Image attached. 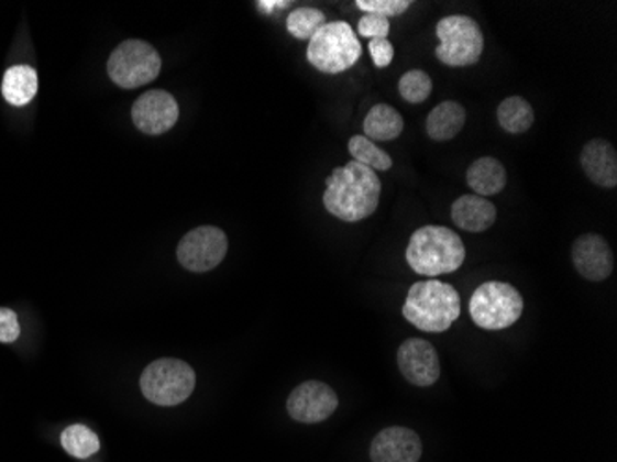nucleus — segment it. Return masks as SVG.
<instances>
[{"label": "nucleus", "instance_id": "412c9836", "mask_svg": "<svg viewBox=\"0 0 617 462\" xmlns=\"http://www.w3.org/2000/svg\"><path fill=\"white\" fill-rule=\"evenodd\" d=\"M497 121L508 133H526L535 122L532 106L524 97H508L497 108Z\"/></svg>", "mask_w": 617, "mask_h": 462}, {"label": "nucleus", "instance_id": "a878e982", "mask_svg": "<svg viewBox=\"0 0 617 462\" xmlns=\"http://www.w3.org/2000/svg\"><path fill=\"white\" fill-rule=\"evenodd\" d=\"M355 7L364 13L388 19L407 12L412 7V2L410 0H357Z\"/></svg>", "mask_w": 617, "mask_h": 462}, {"label": "nucleus", "instance_id": "423d86ee", "mask_svg": "<svg viewBox=\"0 0 617 462\" xmlns=\"http://www.w3.org/2000/svg\"><path fill=\"white\" fill-rule=\"evenodd\" d=\"M524 312V296L510 284L488 282L477 287L470 300L473 322L488 331L505 330Z\"/></svg>", "mask_w": 617, "mask_h": 462}, {"label": "nucleus", "instance_id": "ddd939ff", "mask_svg": "<svg viewBox=\"0 0 617 462\" xmlns=\"http://www.w3.org/2000/svg\"><path fill=\"white\" fill-rule=\"evenodd\" d=\"M421 440L412 429L393 426L375 435L370 446L372 462H418Z\"/></svg>", "mask_w": 617, "mask_h": 462}, {"label": "nucleus", "instance_id": "b1692460", "mask_svg": "<svg viewBox=\"0 0 617 462\" xmlns=\"http://www.w3.org/2000/svg\"><path fill=\"white\" fill-rule=\"evenodd\" d=\"M326 24V13L318 8H296L287 18V30L298 40H311Z\"/></svg>", "mask_w": 617, "mask_h": 462}, {"label": "nucleus", "instance_id": "2eb2a0df", "mask_svg": "<svg viewBox=\"0 0 617 462\" xmlns=\"http://www.w3.org/2000/svg\"><path fill=\"white\" fill-rule=\"evenodd\" d=\"M581 165L590 182L605 189L617 185V152L606 139H592L581 152Z\"/></svg>", "mask_w": 617, "mask_h": 462}, {"label": "nucleus", "instance_id": "39448f33", "mask_svg": "<svg viewBox=\"0 0 617 462\" xmlns=\"http://www.w3.org/2000/svg\"><path fill=\"white\" fill-rule=\"evenodd\" d=\"M197 385L195 370L179 359H157L141 376V393L148 402L163 407L184 404Z\"/></svg>", "mask_w": 617, "mask_h": 462}, {"label": "nucleus", "instance_id": "c85d7f7f", "mask_svg": "<svg viewBox=\"0 0 617 462\" xmlns=\"http://www.w3.org/2000/svg\"><path fill=\"white\" fill-rule=\"evenodd\" d=\"M370 56L374 59V65L377 69H385L388 65L393 64L394 46L388 40H370L368 45Z\"/></svg>", "mask_w": 617, "mask_h": 462}, {"label": "nucleus", "instance_id": "4be33fe9", "mask_svg": "<svg viewBox=\"0 0 617 462\" xmlns=\"http://www.w3.org/2000/svg\"><path fill=\"white\" fill-rule=\"evenodd\" d=\"M348 151L352 154L353 162L361 163L364 167L372 170H390L393 168V157L387 152L382 151L364 135H353L348 143Z\"/></svg>", "mask_w": 617, "mask_h": 462}, {"label": "nucleus", "instance_id": "f257e3e1", "mask_svg": "<svg viewBox=\"0 0 617 462\" xmlns=\"http://www.w3.org/2000/svg\"><path fill=\"white\" fill-rule=\"evenodd\" d=\"M382 198V179L372 168L350 162L326 179L323 206L344 222H359L375 213Z\"/></svg>", "mask_w": 617, "mask_h": 462}, {"label": "nucleus", "instance_id": "f03ea898", "mask_svg": "<svg viewBox=\"0 0 617 462\" xmlns=\"http://www.w3.org/2000/svg\"><path fill=\"white\" fill-rule=\"evenodd\" d=\"M405 257L416 274L434 277L459 271L466 257V249L459 233L450 228L423 226L410 235Z\"/></svg>", "mask_w": 617, "mask_h": 462}, {"label": "nucleus", "instance_id": "dca6fc26", "mask_svg": "<svg viewBox=\"0 0 617 462\" xmlns=\"http://www.w3.org/2000/svg\"><path fill=\"white\" fill-rule=\"evenodd\" d=\"M451 219L461 230L470 231V233H481V231H486L494 226L497 219V209L488 198L477 197V195H462L451 206Z\"/></svg>", "mask_w": 617, "mask_h": 462}, {"label": "nucleus", "instance_id": "f8f14e48", "mask_svg": "<svg viewBox=\"0 0 617 462\" xmlns=\"http://www.w3.org/2000/svg\"><path fill=\"white\" fill-rule=\"evenodd\" d=\"M399 372L415 387H431L439 382L440 359L431 342L407 339L398 350Z\"/></svg>", "mask_w": 617, "mask_h": 462}, {"label": "nucleus", "instance_id": "9b49d317", "mask_svg": "<svg viewBox=\"0 0 617 462\" xmlns=\"http://www.w3.org/2000/svg\"><path fill=\"white\" fill-rule=\"evenodd\" d=\"M133 124L146 135H163L178 122V102L162 89L141 95L132 108Z\"/></svg>", "mask_w": 617, "mask_h": 462}, {"label": "nucleus", "instance_id": "c756f323", "mask_svg": "<svg viewBox=\"0 0 617 462\" xmlns=\"http://www.w3.org/2000/svg\"><path fill=\"white\" fill-rule=\"evenodd\" d=\"M289 4L290 2H287V0H268V2H266V0H261V2H257V7H260L261 10H265V12H272L274 8L289 7Z\"/></svg>", "mask_w": 617, "mask_h": 462}, {"label": "nucleus", "instance_id": "4468645a", "mask_svg": "<svg viewBox=\"0 0 617 462\" xmlns=\"http://www.w3.org/2000/svg\"><path fill=\"white\" fill-rule=\"evenodd\" d=\"M573 265L588 282H605L614 271V254L597 233H584L573 243Z\"/></svg>", "mask_w": 617, "mask_h": 462}, {"label": "nucleus", "instance_id": "6ab92c4d", "mask_svg": "<svg viewBox=\"0 0 617 462\" xmlns=\"http://www.w3.org/2000/svg\"><path fill=\"white\" fill-rule=\"evenodd\" d=\"M466 124V110L455 100H445L434 106L427 117V135L434 141H450L456 138Z\"/></svg>", "mask_w": 617, "mask_h": 462}, {"label": "nucleus", "instance_id": "20e7f679", "mask_svg": "<svg viewBox=\"0 0 617 462\" xmlns=\"http://www.w3.org/2000/svg\"><path fill=\"white\" fill-rule=\"evenodd\" d=\"M363 54V46L350 24L326 23L312 35L307 46V62L326 75H341L352 69Z\"/></svg>", "mask_w": 617, "mask_h": 462}, {"label": "nucleus", "instance_id": "cd10ccee", "mask_svg": "<svg viewBox=\"0 0 617 462\" xmlns=\"http://www.w3.org/2000/svg\"><path fill=\"white\" fill-rule=\"evenodd\" d=\"M21 336V326L15 311L8 307H0V342L12 344Z\"/></svg>", "mask_w": 617, "mask_h": 462}, {"label": "nucleus", "instance_id": "f3484780", "mask_svg": "<svg viewBox=\"0 0 617 462\" xmlns=\"http://www.w3.org/2000/svg\"><path fill=\"white\" fill-rule=\"evenodd\" d=\"M466 182L473 195L477 197H494L507 185V170L496 157H480L467 168Z\"/></svg>", "mask_w": 617, "mask_h": 462}, {"label": "nucleus", "instance_id": "9d476101", "mask_svg": "<svg viewBox=\"0 0 617 462\" xmlns=\"http://www.w3.org/2000/svg\"><path fill=\"white\" fill-rule=\"evenodd\" d=\"M339 407L333 388L320 382H306L290 393L287 410L290 418L300 424H318L328 420Z\"/></svg>", "mask_w": 617, "mask_h": 462}, {"label": "nucleus", "instance_id": "5701e85b", "mask_svg": "<svg viewBox=\"0 0 617 462\" xmlns=\"http://www.w3.org/2000/svg\"><path fill=\"white\" fill-rule=\"evenodd\" d=\"M62 446L76 459H89L100 450V440L95 431L84 424H73L62 433Z\"/></svg>", "mask_w": 617, "mask_h": 462}, {"label": "nucleus", "instance_id": "6e6552de", "mask_svg": "<svg viewBox=\"0 0 617 462\" xmlns=\"http://www.w3.org/2000/svg\"><path fill=\"white\" fill-rule=\"evenodd\" d=\"M162 70V56L141 40H128L117 46L108 59V75L122 89H137L154 81Z\"/></svg>", "mask_w": 617, "mask_h": 462}, {"label": "nucleus", "instance_id": "393cba45", "mask_svg": "<svg viewBox=\"0 0 617 462\" xmlns=\"http://www.w3.org/2000/svg\"><path fill=\"white\" fill-rule=\"evenodd\" d=\"M399 95L407 100L409 105H421L429 99V95L433 91V80L429 78L426 70L412 69L407 70L398 84Z\"/></svg>", "mask_w": 617, "mask_h": 462}, {"label": "nucleus", "instance_id": "aec40b11", "mask_svg": "<svg viewBox=\"0 0 617 462\" xmlns=\"http://www.w3.org/2000/svg\"><path fill=\"white\" fill-rule=\"evenodd\" d=\"M363 128L370 141H393L404 132V117L393 106L377 105L368 111Z\"/></svg>", "mask_w": 617, "mask_h": 462}, {"label": "nucleus", "instance_id": "bb28decb", "mask_svg": "<svg viewBox=\"0 0 617 462\" xmlns=\"http://www.w3.org/2000/svg\"><path fill=\"white\" fill-rule=\"evenodd\" d=\"M359 35L368 37V40H387L388 32H390V21L382 18V15H372L366 13L357 24Z\"/></svg>", "mask_w": 617, "mask_h": 462}, {"label": "nucleus", "instance_id": "a211bd4d", "mask_svg": "<svg viewBox=\"0 0 617 462\" xmlns=\"http://www.w3.org/2000/svg\"><path fill=\"white\" fill-rule=\"evenodd\" d=\"M37 70L30 65H13L2 78V97L15 108L29 106L37 95Z\"/></svg>", "mask_w": 617, "mask_h": 462}, {"label": "nucleus", "instance_id": "0eeeda50", "mask_svg": "<svg viewBox=\"0 0 617 462\" xmlns=\"http://www.w3.org/2000/svg\"><path fill=\"white\" fill-rule=\"evenodd\" d=\"M437 58L448 67H467L480 62L485 51V35L480 24L466 15H450L437 24Z\"/></svg>", "mask_w": 617, "mask_h": 462}, {"label": "nucleus", "instance_id": "1a4fd4ad", "mask_svg": "<svg viewBox=\"0 0 617 462\" xmlns=\"http://www.w3.org/2000/svg\"><path fill=\"white\" fill-rule=\"evenodd\" d=\"M228 254V238L224 231L214 226H200L189 231L179 241L178 261L184 268L191 272L213 271Z\"/></svg>", "mask_w": 617, "mask_h": 462}, {"label": "nucleus", "instance_id": "7ed1b4c3", "mask_svg": "<svg viewBox=\"0 0 617 462\" xmlns=\"http://www.w3.org/2000/svg\"><path fill=\"white\" fill-rule=\"evenodd\" d=\"M404 317L418 330L442 333L461 317V296L455 287L439 279L418 282L409 289Z\"/></svg>", "mask_w": 617, "mask_h": 462}]
</instances>
